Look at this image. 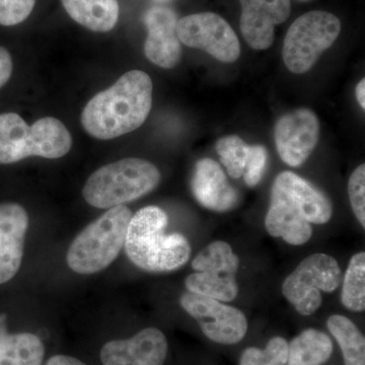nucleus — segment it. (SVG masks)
<instances>
[{
    "label": "nucleus",
    "instance_id": "1a4fd4ad",
    "mask_svg": "<svg viewBox=\"0 0 365 365\" xmlns=\"http://www.w3.org/2000/svg\"><path fill=\"white\" fill-rule=\"evenodd\" d=\"M180 42L203 50L225 63H232L241 54L237 34L225 19L213 13L190 14L178 21Z\"/></svg>",
    "mask_w": 365,
    "mask_h": 365
},
{
    "label": "nucleus",
    "instance_id": "9b49d317",
    "mask_svg": "<svg viewBox=\"0 0 365 365\" xmlns=\"http://www.w3.org/2000/svg\"><path fill=\"white\" fill-rule=\"evenodd\" d=\"M274 134L281 160L290 167H299L309 158L319 143L318 117L304 108L295 110L278 120Z\"/></svg>",
    "mask_w": 365,
    "mask_h": 365
},
{
    "label": "nucleus",
    "instance_id": "2eb2a0df",
    "mask_svg": "<svg viewBox=\"0 0 365 365\" xmlns=\"http://www.w3.org/2000/svg\"><path fill=\"white\" fill-rule=\"evenodd\" d=\"M29 216L20 204H0V284L13 279L20 270Z\"/></svg>",
    "mask_w": 365,
    "mask_h": 365
},
{
    "label": "nucleus",
    "instance_id": "0eeeda50",
    "mask_svg": "<svg viewBox=\"0 0 365 365\" xmlns=\"http://www.w3.org/2000/svg\"><path fill=\"white\" fill-rule=\"evenodd\" d=\"M342 272L330 255L317 253L304 259L285 278L282 294L302 316H312L323 302L322 292L331 294L339 287Z\"/></svg>",
    "mask_w": 365,
    "mask_h": 365
},
{
    "label": "nucleus",
    "instance_id": "dca6fc26",
    "mask_svg": "<svg viewBox=\"0 0 365 365\" xmlns=\"http://www.w3.org/2000/svg\"><path fill=\"white\" fill-rule=\"evenodd\" d=\"M191 189L199 204L216 212L232 210L239 202L237 190L230 184L222 167L212 158H202L197 162Z\"/></svg>",
    "mask_w": 365,
    "mask_h": 365
},
{
    "label": "nucleus",
    "instance_id": "f8f14e48",
    "mask_svg": "<svg viewBox=\"0 0 365 365\" xmlns=\"http://www.w3.org/2000/svg\"><path fill=\"white\" fill-rule=\"evenodd\" d=\"M167 338L157 328H146L129 339L112 340L101 349L104 365H165Z\"/></svg>",
    "mask_w": 365,
    "mask_h": 365
},
{
    "label": "nucleus",
    "instance_id": "f03ea898",
    "mask_svg": "<svg viewBox=\"0 0 365 365\" xmlns=\"http://www.w3.org/2000/svg\"><path fill=\"white\" fill-rule=\"evenodd\" d=\"M169 218L158 206H148L132 215L125 240L129 260L146 272H170L182 267L191 256L188 240L165 234Z\"/></svg>",
    "mask_w": 365,
    "mask_h": 365
},
{
    "label": "nucleus",
    "instance_id": "aec40b11",
    "mask_svg": "<svg viewBox=\"0 0 365 365\" xmlns=\"http://www.w3.org/2000/svg\"><path fill=\"white\" fill-rule=\"evenodd\" d=\"M45 347L32 333L0 332V365H42Z\"/></svg>",
    "mask_w": 365,
    "mask_h": 365
},
{
    "label": "nucleus",
    "instance_id": "6e6552de",
    "mask_svg": "<svg viewBox=\"0 0 365 365\" xmlns=\"http://www.w3.org/2000/svg\"><path fill=\"white\" fill-rule=\"evenodd\" d=\"M240 259L227 242L209 244L192 262L195 273L185 280L188 292L222 302H232L239 294L237 275Z\"/></svg>",
    "mask_w": 365,
    "mask_h": 365
},
{
    "label": "nucleus",
    "instance_id": "c756f323",
    "mask_svg": "<svg viewBox=\"0 0 365 365\" xmlns=\"http://www.w3.org/2000/svg\"><path fill=\"white\" fill-rule=\"evenodd\" d=\"M44 365H86L85 362L81 361L76 357L68 356V355H55L51 357Z\"/></svg>",
    "mask_w": 365,
    "mask_h": 365
},
{
    "label": "nucleus",
    "instance_id": "a211bd4d",
    "mask_svg": "<svg viewBox=\"0 0 365 365\" xmlns=\"http://www.w3.org/2000/svg\"><path fill=\"white\" fill-rule=\"evenodd\" d=\"M265 227L273 237H281L292 246H302L311 240L313 228L297 212L287 197L277 187L271 190L270 206L265 218Z\"/></svg>",
    "mask_w": 365,
    "mask_h": 365
},
{
    "label": "nucleus",
    "instance_id": "b1692460",
    "mask_svg": "<svg viewBox=\"0 0 365 365\" xmlns=\"http://www.w3.org/2000/svg\"><path fill=\"white\" fill-rule=\"evenodd\" d=\"M248 146L241 137L230 135L218 139L215 148L227 174L239 179L244 174Z\"/></svg>",
    "mask_w": 365,
    "mask_h": 365
},
{
    "label": "nucleus",
    "instance_id": "423d86ee",
    "mask_svg": "<svg viewBox=\"0 0 365 365\" xmlns=\"http://www.w3.org/2000/svg\"><path fill=\"white\" fill-rule=\"evenodd\" d=\"M341 21L333 14L309 11L300 16L288 29L283 44V60L294 73L309 71L319 57L337 40Z\"/></svg>",
    "mask_w": 365,
    "mask_h": 365
},
{
    "label": "nucleus",
    "instance_id": "a878e982",
    "mask_svg": "<svg viewBox=\"0 0 365 365\" xmlns=\"http://www.w3.org/2000/svg\"><path fill=\"white\" fill-rule=\"evenodd\" d=\"M348 194L353 212L362 227H365V165L354 170L348 182Z\"/></svg>",
    "mask_w": 365,
    "mask_h": 365
},
{
    "label": "nucleus",
    "instance_id": "cd10ccee",
    "mask_svg": "<svg viewBox=\"0 0 365 365\" xmlns=\"http://www.w3.org/2000/svg\"><path fill=\"white\" fill-rule=\"evenodd\" d=\"M36 0H0V25L11 26L23 23L35 6Z\"/></svg>",
    "mask_w": 365,
    "mask_h": 365
},
{
    "label": "nucleus",
    "instance_id": "6ab92c4d",
    "mask_svg": "<svg viewBox=\"0 0 365 365\" xmlns=\"http://www.w3.org/2000/svg\"><path fill=\"white\" fill-rule=\"evenodd\" d=\"M69 16L97 33H107L117 25L119 4L117 0H61Z\"/></svg>",
    "mask_w": 365,
    "mask_h": 365
},
{
    "label": "nucleus",
    "instance_id": "5701e85b",
    "mask_svg": "<svg viewBox=\"0 0 365 365\" xmlns=\"http://www.w3.org/2000/svg\"><path fill=\"white\" fill-rule=\"evenodd\" d=\"M341 300L343 306L351 312L365 309V253L359 252L352 257L343 281Z\"/></svg>",
    "mask_w": 365,
    "mask_h": 365
},
{
    "label": "nucleus",
    "instance_id": "9d476101",
    "mask_svg": "<svg viewBox=\"0 0 365 365\" xmlns=\"http://www.w3.org/2000/svg\"><path fill=\"white\" fill-rule=\"evenodd\" d=\"M180 304L198 323L204 335L213 342L234 345L246 336L248 321L237 307L190 292L182 295Z\"/></svg>",
    "mask_w": 365,
    "mask_h": 365
},
{
    "label": "nucleus",
    "instance_id": "f3484780",
    "mask_svg": "<svg viewBox=\"0 0 365 365\" xmlns=\"http://www.w3.org/2000/svg\"><path fill=\"white\" fill-rule=\"evenodd\" d=\"M273 185L283 192L297 212L311 225L330 222L333 215L331 201L307 180L294 173L283 172L278 175Z\"/></svg>",
    "mask_w": 365,
    "mask_h": 365
},
{
    "label": "nucleus",
    "instance_id": "473e14b6",
    "mask_svg": "<svg viewBox=\"0 0 365 365\" xmlns=\"http://www.w3.org/2000/svg\"><path fill=\"white\" fill-rule=\"evenodd\" d=\"M300 1H307V0H300Z\"/></svg>",
    "mask_w": 365,
    "mask_h": 365
},
{
    "label": "nucleus",
    "instance_id": "7c9ffc66",
    "mask_svg": "<svg viewBox=\"0 0 365 365\" xmlns=\"http://www.w3.org/2000/svg\"><path fill=\"white\" fill-rule=\"evenodd\" d=\"M355 93H356V98L359 101L360 107L362 109H365V81L364 79H361L359 81V85L356 86V90H355Z\"/></svg>",
    "mask_w": 365,
    "mask_h": 365
},
{
    "label": "nucleus",
    "instance_id": "4be33fe9",
    "mask_svg": "<svg viewBox=\"0 0 365 365\" xmlns=\"http://www.w3.org/2000/svg\"><path fill=\"white\" fill-rule=\"evenodd\" d=\"M327 327L337 341L345 365H365V339L356 325L341 314H333Z\"/></svg>",
    "mask_w": 365,
    "mask_h": 365
},
{
    "label": "nucleus",
    "instance_id": "c85d7f7f",
    "mask_svg": "<svg viewBox=\"0 0 365 365\" xmlns=\"http://www.w3.org/2000/svg\"><path fill=\"white\" fill-rule=\"evenodd\" d=\"M13 59L6 48L0 46V88L11 78L13 74Z\"/></svg>",
    "mask_w": 365,
    "mask_h": 365
},
{
    "label": "nucleus",
    "instance_id": "412c9836",
    "mask_svg": "<svg viewBox=\"0 0 365 365\" xmlns=\"http://www.w3.org/2000/svg\"><path fill=\"white\" fill-rule=\"evenodd\" d=\"M333 343L327 334L307 329L288 345V365H323L330 359Z\"/></svg>",
    "mask_w": 365,
    "mask_h": 365
},
{
    "label": "nucleus",
    "instance_id": "39448f33",
    "mask_svg": "<svg viewBox=\"0 0 365 365\" xmlns=\"http://www.w3.org/2000/svg\"><path fill=\"white\" fill-rule=\"evenodd\" d=\"M131 217L130 209L116 206L83 228L67 252L69 268L88 275L109 267L123 249Z\"/></svg>",
    "mask_w": 365,
    "mask_h": 365
},
{
    "label": "nucleus",
    "instance_id": "ddd939ff",
    "mask_svg": "<svg viewBox=\"0 0 365 365\" xmlns=\"http://www.w3.org/2000/svg\"><path fill=\"white\" fill-rule=\"evenodd\" d=\"M177 14L170 7H150L143 16L148 29L144 53L150 61L163 68H174L181 60V42L177 34Z\"/></svg>",
    "mask_w": 365,
    "mask_h": 365
},
{
    "label": "nucleus",
    "instance_id": "2f4dec72",
    "mask_svg": "<svg viewBox=\"0 0 365 365\" xmlns=\"http://www.w3.org/2000/svg\"><path fill=\"white\" fill-rule=\"evenodd\" d=\"M153 1L158 2V4H170V2L174 1V0H153Z\"/></svg>",
    "mask_w": 365,
    "mask_h": 365
},
{
    "label": "nucleus",
    "instance_id": "393cba45",
    "mask_svg": "<svg viewBox=\"0 0 365 365\" xmlns=\"http://www.w3.org/2000/svg\"><path fill=\"white\" fill-rule=\"evenodd\" d=\"M288 359V343L282 337L269 340L265 349L250 347L242 352L240 365H285Z\"/></svg>",
    "mask_w": 365,
    "mask_h": 365
},
{
    "label": "nucleus",
    "instance_id": "f257e3e1",
    "mask_svg": "<svg viewBox=\"0 0 365 365\" xmlns=\"http://www.w3.org/2000/svg\"><path fill=\"white\" fill-rule=\"evenodd\" d=\"M153 106V81L148 73L131 71L91 98L81 124L91 136L110 140L136 130L148 119Z\"/></svg>",
    "mask_w": 365,
    "mask_h": 365
},
{
    "label": "nucleus",
    "instance_id": "7ed1b4c3",
    "mask_svg": "<svg viewBox=\"0 0 365 365\" xmlns=\"http://www.w3.org/2000/svg\"><path fill=\"white\" fill-rule=\"evenodd\" d=\"M72 137L66 125L53 117L29 126L16 113L0 114V165L26 158H60L71 150Z\"/></svg>",
    "mask_w": 365,
    "mask_h": 365
},
{
    "label": "nucleus",
    "instance_id": "4468645a",
    "mask_svg": "<svg viewBox=\"0 0 365 365\" xmlns=\"http://www.w3.org/2000/svg\"><path fill=\"white\" fill-rule=\"evenodd\" d=\"M242 4V37L255 50H266L272 45L275 26L287 20L290 0H240Z\"/></svg>",
    "mask_w": 365,
    "mask_h": 365
},
{
    "label": "nucleus",
    "instance_id": "20e7f679",
    "mask_svg": "<svg viewBox=\"0 0 365 365\" xmlns=\"http://www.w3.org/2000/svg\"><path fill=\"white\" fill-rule=\"evenodd\" d=\"M160 182V170L153 163L124 158L96 170L86 181L83 195L93 207L110 209L150 193Z\"/></svg>",
    "mask_w": 365,
    "mask_h": 365
},
{
    "label": "nucleus",
    "instance_id": "bb28decb",
    "mask_svg": "<svg viewBox=\"0 0 365 365\" xmlns=\"http://www.w3.org/2000/svg\"><path fill=\"white\" fill-rule=\"evenodd\" d=\"M268 153L262 145L248 146L246 163H245V182L250 187H255L260 182L267 165Z\"/></svg>",
    "mask_w": 365,
    "mask_h": 365
}]
</instances>
